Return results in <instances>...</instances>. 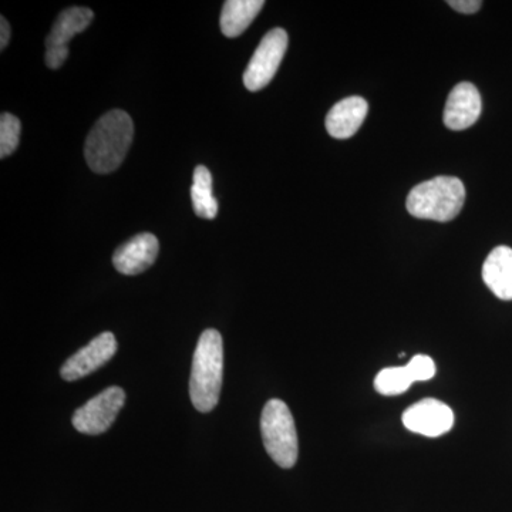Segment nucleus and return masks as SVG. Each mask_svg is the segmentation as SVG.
<instances>
[{
  "mask_svg": "<svg viewBox=\"0 0 512 512\" xmlns=\"http://www.w3.org/2000/svg\"><path fill=\"white\" fill-rule=\"evenodd\" d=\"M407 430L426 437H440L454 426V413L446 403L437 399H423L403 413Z\"/></svg>",
  "mask_w": 512,
  "mask_h": 512,
  "instance_id": "1a4fd4ad",
  "label": "nucleus"
},
{
  "mask_svg": "<svg viewBox=\"0 0 512 512\" xmlns=\"http://www.w3.org/2000/svg\"><path fill=\"white\" fill-rule=\"evenodd\" d=\"M484 284L497 298L512 301V249H493L483 265Z\"/></svg>",
  "mask_w": 512,
  "mask_h": 512,
  "instance_id": "ddd939ff",
  "label": "nucleus"
},
{
  "mask_svg": "<svg viewBox=\"0 0 512 512\" xmlns=\"http://www.w3.org/2000/svg\"><path fill=\"white\" fill-rule=\"evenodd\" d=\"M406 367L413 382H427L436 375V365H434L433 359L426 355L414 356Z\"/></svg>",
  "mask_w": 512,
  "mask_h": 512,
  "instance_id": "a211bd4d",
  "label": "nucleus"
},
{
  "mask_svg": "<svg viewBox=\"0 0 512 512\" xmlns=\"http://www.w3.org/2000/svg\"><path fill=\"white\" fill-rule=\"evenodd\" d=\"M288 49V33L276 28L266 33L244 73V84L249 92L264 89L274 79Z\"/></svg>",
  "mask_w": 512,
  "mask_h": 512,
  "instance_id": "39448f33",
  "label": "nucleus"
},
{
  "mask_svg": "<svg viewBox=\"0 0 512 512\" xmlns=\"http://www.w3.org/2000/svg\"><path fill=\"white\" fill-rule=\"evenodd\" d=\"M192 207L202 220H214L218 214V201L212 194V175L204 165H198L194 171L191 187Z\"/></svg>",
  "mask_w": 512,
  "mask_h": 512,
  "instance_id": "2eb2a0df",
  "label": "nucleus"
},
{
  "mask_svg": "<svg viewBox=\"0 0 512 512\" xmlns=\"http://www.w3.org/2000/svg\"><path fill=\"white\" fill-rule=\"evenodd\" d=\"M117 340L113 333L104 332L94 338L89 345L84 346L79 352L74 353L72 357L64 363L60 376L66 382H76L83 377L92 375L101 366L116 355Z\"/></svg>",
  "mask_w": 512,
  "mask_h": 512,
  "instance_id": "6e6552de",
  "label": "nucleus"
},
{
  "mask_svg": "<svg viewBox=\"0 0 512 512\" xmlns=\"http://www.w3.org/2000/svg\"><path fill=\"white\" fill-rule=\"evenodd\" d=\"M369 111V104L362 97H348L336 103L326 116V130L333 138L346 140L355 136Z\"/></svg>",
  "mask_w": 512,
  "mask_h": 512,
  "instance_id": "f8f14e48",
  "label": "nucleus"
},
{
  "mask_svg": "<svg viewBox=\"0 0 512 512\" xmlns=\"http://www.w3.org/2000/svg\"><path fill=\"white\" fill-rule=\"evenodd\" d=\"M158 251L160 244L153 234H138L114 252V268L123 275L143 274L156 262Z\"/></svg>",
  "mask_w": 512,
  "mask_h": 512,
  "instance_id": "9b49d317",
  "label": "nucleus"
},
{
  "mask_svg": "<svg viewBox=\"0 0 512 512\" xmlns=\"http://www.w3.org/2000/svg\"><path fill=\"white\" fill-rule=\"evenodd\" d=\"M92 9L74 8L63 10L46 39V64L49 69H59L69 57V43L74 36L84 32L93 22Z\"/></svg>",
  "mask_w": 512,
  "mask_h": 512,
  "instance_id": "0eeeda50",
  "label": "nucleus"
},
{
  "mask_svg": "<svg viewBox=\"0 0 512 512\" xmlns=\"http://www.w3.org/2000/svg\"><path fill=\"white\" fill-rule=\"evenodd\" d=\"M447 3L457 12L466 13V15L478 12L483 6V2L480 0H448Z\"/></svg>",
  "mask_w": 512,
  "mask_h": 512,
  "instance_id": "6ab92c4d",
  "label": "nucleus"
},
{
  "mask_svg": "<svg viewBox=\"0 0 512 512\" xmlns=\"http://www.w3.org/2000/svg\"><path fill=\"white\" fill-rule=\"evenodd\" d=\"M0 33H2V36H0V49L3 50L8 46L10 39V26L8 20L3 18V16L2 19H0Z\"/></svg>",
  "mask_w": 512,
  "mask_h": 512,
  "instance_id": "aec40b11",
  "label": "nucleus"
},
{
  "mask_svg": "<svg viewBox=\"0 0 512 512\" xmlns=\"http://www.w3.org/2000/svg\"><path fill=\"white\" fill-rule=\"evenodd\" d=\"M126 402V393L119 386L104 390L73 414L72 423L79 433L97 436L110 429Z\"/></svg>",
  "mask_w": 512,
  "mask_h": 512,
  "instance_id": "423d86ee",
  "label": "nucleus"
},
{
  "mask_svg": "<svg viewBox=\"0 0 512 512\" xmlns=\"http://www.w3.org/2000/svg\"><path fill=\"white\" fill-rule=\"evenodd\" d=\"M412 376L406 366L387 367L380 370L375 379V389L383 396H397L409 390L413 384Z\"/></svg>",
  "mask_w": 512,
  "mask_h": 512,
  "instance_id": "dca6fc26",
  "label": "nucleus"
},
{
  "mask_svg": "<svg viewBox=\"0 0 512 512\" xmlns=\"http://www.w3.org/2000/svg\"><path fill=\"white\" fill-rule=\"evenodd\" d=\"M134 124L126 111L111 110L94 124L87 136L84 157L97 174H110L123 164L131 143Z\"/></svg>",
  "mask_w": 512,
  "mask_h": 512,
  "instance_id": "f257e3e1",
  "label": "nucleus"
},
{
  "mask_svg": "<svg viewBox=\"0 0 512 512\" xmlns=\"http://www.w3.org/2000/svg\"><path fill=\"white\" fill-rule=\"evenodd\" d=\"M20 120L13 114L3 113L0 117V157L15 153L19 146Z\"/></svg>",
  "mask_w": 512,
  "mask_h": 512,
  "instance_id": "f3484780",
  "label": "nucleus"
},
{
  "mask_svg": "<svg viewBox=\"0 0 512 512\" xmlns=\"http://www.w3.org/2000/svg\"><path fill=\"white\" fill-rule=\"evenodd\" d=\"M264 6V0H227L221 12V32L229 39L241 36Z\"/></svg>",
  "mask_w": 512,
  "mask_h": 512,
  "instance_id": "4468645a",
  "label": "nucleus"
},
{
  "mask_svg": "<svg viewBox=\"0 0 512 512\" xmlns=\"http://www.w3.org/2000/svg\"><path fill=\"white\" fill-rule=\"evenodd\" d=\"M466 188L456 177H436L410 191L407 211L420 220L448 222L463 210Z\"/></svg>",
  "mask_w": 512,
  "mask_h": 512,
  "instance_id": "7ed1b4c3",
  "label": "nucleus"
},
{
  "mask_svg": "<svg viewBox=\"0 0 512 512\" xmlns=\"http://www.w3.org/2000/svg\"><path fill=\"white\" fill-rule=\"evenodd\" d=\"M261 433L266 453L282 468H292L298 461L299 444L295 420L282 400L265 404L261 416Z\"/></svg>",
  "mask_w": 512,
  "mask_h": 512,
  "instance_id": "20e7f679",
  "label": "nucleus"
},
{
  "mask_svg": "<svg viewBox=\"0 0 512 512\" xmlns=\"http://www.w3.org/2000/svg\"><path fill=\"white\" fill-rule=\"evenodd\" d=\"M481 96L471 83H460L451 90L444 109V124L453 131L466 130L480 119Z\"/></svg>",
  "mask_w": 512,
  "mask_h": 512,
  "instance_id": "9d476101",
  "label": "nucleus"
},
{
  "mask_svg": "<svg viewBox=\"0 0 512 512\" xmlns=\"http://www.w3.org/2000/svg\"><path fill=\"white\" fill-rule=\"evenodd\" d=\"M224 377V343L218 330L202 332L192 359L190 396L195 409L210 413L220 402Z\"/></svg>",
  "mask_w": 512,
  "mask_h": 512,
  "instance_id": "f03ea898",
  "label": "nucleus"
}]
</instances>
